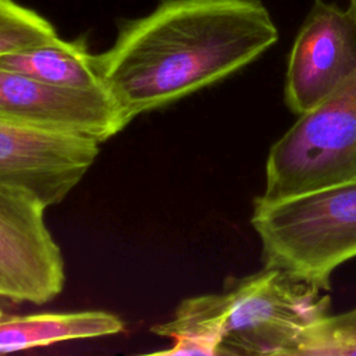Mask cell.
Wrapping results in <instances>:
<instances>
[{"instance_id": "obj_1", "label": "cell", "mask_w": 356, "mask_h": 356, "mask_svg": "<svg viewBox=\"0 0 356 356\" xmlns=\"http://www.w3.org/2000/svg\"><path fill=\"white\" fill-rule=\"evenodd\" d=\"M277 40L260 0H164L121 26L93 63L129 124L236 72Z\"/></svg>"}, {"instance_id": "obj_2", "label": "cell", "mask_w": 356, "mask_h": 356, "mask_svg": "<svg viewBox=\"0 0 356 356\" xmlns=\"http://www.w3.org/2000/svg\"><path fill=\"white\" fill-rule=\"evenodd\" d=\"M250 222L266 268L328 291L331 274L356 257V178L280 199L259 196Z\"/></svg>"}, {"instance_id": "obj_3", "label": "cell", "mask_w": 356, "mask_h": 356, "mask_svg": "<svg viewBox=\"0 0 356 356\" xmlns=\"http://www.w3.org/2000/svg\"><path fill=\"white\" fill-rule=\"evenodd\" d=\"M356 13V0H349ZM356 178V68L271 146L264 199Z\"/></svg>"}, {"instance_id": "obj_4", "label": "cell", "mask_w": 356, "mask_h": 356, "mask_svg": "<svg viewBox=\"0 0 356 356\" xmlns=\"http://www.w3.org/2000/svg\"><path fill=\"white\" fill-rule=\"evenodd\" d=\"M224 295L225 321L218 356H296L305 331L330 309V296L323 289L266 267Z\"/></svg>"}, {"instance_id": "obj_5", "label": "cell", "mask_w": 356, "mask_h": 356, "mask_svg": "<svg viewBox=\"0 0 356 356\" xmlns=\"http://www.w3.org/2000/svg\"><path fill=\"white\" fill-rule=\"evenodd\" d=\"M31 192L0 185V300L43 305L64 286L61 250Z\"/></svg>"}, {"instance_id": "obj_6", "label": "cell", "mask_w": 356, "mask_h": 356, "mask_svg": "<svg viewBox=\"0 0 356 356\" xmlns=\"http://www.w3.org/2000/svg\"><path fill=\"white\" fill-rule=\"evenodd\" d=\"M356 68V13L325 0H314L292 44L285 103L303 114L338 88Z\"/></svg>"}, {"instance_id": "obj_7", "label": "cell", "mask_w": 356, "mask_h": 356, "mask_svg": "<svg viewBox=\"0 0 356 356\" xmlns=\"http://www.w3.org/2000/svg\"><path fill=\"white\" fill-rule=\"evenodd\" d=\"M0 118L102 143L128 125L103 89H70L0 67Z\"/></svg>"}, {"instance_id": "obj_8", "label": "cell", "mask_w": 356, "mask_h": 356, "mask_svg": "<svg viewBox=\"0 0 356 356\" xmlns=\"http://www.w3.org/2000/svg\"><path fill=\"white\" fill-rule=\"evenodd\" d=\"M97 153L96 140L0 118V185L25 189L46 207L78 185Z\"/></svg>"}, {"instance_id": "obj_9", "label": "cell", "mask_w": 356, "mask_h": 356, "mask_svg": "<svg viewBox=\"0 0 356 356\" xmlns=\"http://www.w3.org/2000/svg\"><path fill=\"white\" fill-rule=\"evenodd\" d=\"M124 321L108 312H56L4 314L0 312V352L120 334Z\"/></svg>"}, {"instance_id": "obj_10", "label": "cell", "mask_w": 356, "mask_h": 356, "mask_svg": "<svg viewBox=\"0 0 356 356\" xmlns=\"http://www.w3.org/2000/svg\"><path fill=\"white\" fill-rule=\"evenodd\" d=\"M0 67L61 88H103L93 54L88 51L82 40L70 42L56 38L1 56Z\"/></svg>"}, {"instance_id": "obj_11", "label": "cell", "mask_w": 356, "mask_h": 356, "mask_svg": "<svg viewBox=\"0 0 356 356\" xmlns=\"http://www.w3.org/2000/svg\"><path fill=\"white\" fill-rule=\"evenodd\" d=\"M224 321V292L185 299L179 303L171 320L152 327L153 334L172 339L168 349L159 350L156 355L218 356Z\"/></svg>"}, {"instance_id": "obj_12", "label": "cell", "mask_w": 356, "mask_h": 356, "mask_svg": "<svg viewBox=\"0 0 356 356\" xmlns=\"http://www.w3.org/2000/svg\"><path fill=\"white\" fill-rule=\"evenodd\" d=\"M56 38L44 17L15 0H0V57Z\"/></svg>"}, {"instance_id": "obj_13", "label": "cell", "mask_w": 356, "mask_h": 356, "mask_svg": "<svg viewBox=\"0 0 356 356\" xmlns=\"http://www.w3.org/2000/svg\"><path fill=\"white\" fill-rule=\"evenodd\" d=\"M356 355V309L327 314L302 335L296 356Z\"/></svg>"}]
</instances>
